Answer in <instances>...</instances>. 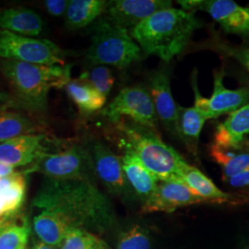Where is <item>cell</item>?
Segmentation results:
<instances>
[{
  "instance_id": "1",
  "label": "cell",
  "mask_w": 249,
  "mask_h": 249,
  "mask_svg": "<svg viewBox=\"0 0 249 249\" xmlns=\"http://www.w3.org/2000/svg\"><path fill=\"white\" fill-rule=\"evenodd\" d=\"M37 211L59 214L73 228L104 229L113 220L109 199L93 182L45 178L33 198Z\"/></svg>"
},
{
  "instance_id": "2",
  "label": "cell",
  "mask_w": 249,
  "mask_h": 249,
  "mask_svg": "<svg viewBox=\"0 0 249 249\" xmlns=\"http://www.w3.org/2000/svg\"><path fill=\"white\" fill-rule=\"evenodd\" d=\"M202 27L194 13L183 9H161L131 30L143 53L170 62L182 53L196 30Z\"/></svg>"
},
{
  "instance_id": "3",
  "label": "cell",
  "mask_w": 249,
  "mask_h": 249,
  "mask_svg": "<svg viewBox=\"0 0 249 249\" xmlns=\"http://www.w3.org/2000/svg\"><path fill=\"white\" fill-rule=\"evenodd\" d=\"M0 71L29 109L43 113L47 109L48 93L71 81V67L65 65H40L2 59Z\"/></svg>"
},
{
  "instance_id": "4",
  "label": "cell",
  "mask_w": 249,
  "mask_h": 249,
  "mask_svg": "<svg viewBox=\"0 0 249 249\" xmlns=\"http://www.w3.org/2000/svg\"><path fill=\"white\" fill-rule=\"evenodd\" d=\"M125 150L134 152L158 180L179 178L188 165L173 147L163 142L155 129L137 124H122Z\"/></svg>"
},
{
  "instance_id": "5",
  "label": "cell",
  "mask_w": 249,
  "mask_h": 249,
  "mask_svg": "<svg viewBox=\"0 0 249 249\" xmlns=\"http://www.w3.org/2000/svg\"><path fill=\"white\" fill-rule=\"evenodd\" d=\"M142 51L128 31L107 18L93 29L86 57L91 65L125 69L142 58Z\"/></svg>"
},
{
  "instance_id": "6",
  "label": "cell",
  "mask_w": 249,
  "mask_h": 249,
  "mask_svg": "<svg viewBox=\"0 0 249 249\" xmlns=\"http://www.w3.org/2000/svg\"><path fill=\"white\" fill-rule=\"evenodd\" d=\"M31 171L43 174L45 178L63 180L93 182L96 173L89 149L75 144L58 153H44Z\"/></svg>"
},
{
  "instance_id": "7",
  "label": "cell",
  "mask_w": 249,
  "mask_h": 249,
  "mask_svg": "<svg viewBox=\"0 0 249 249\" xmlns=\"http://www.w3.org/2000/svg\"><path fill=\"white\" fill-rule=\"evenodd\" d=\"M0 57L6 60L40 65H64L65 53L47 39L0 31Z\"/></svg>"
},
{
  "instance_id": "8",
  "label": "cell",
  "mask_w": 249,
  "mask_h": 249,
  "mask_svg": "<svg viewBox=\"0 0 249 249\" xmlns=\"http://www.w3.org/2000/svg\"><path fill=\"white\" fill-rule=\"evenodd\" d=\"M104 115L116 124L122 116L129 117L133 122L155 129L158 119L150 92L142 86L125 87L105 109Z\"/></svg>"
},
{
  "instance_id": "9",
  "label": "cell",
  "mask_w": 249,
  "mask_h": 249,
  "mask_svg": "<svg viewBox=\"0 0 249 249\" xmlns=\"http://www.w3.org/2000/svg\"><path fill=\"white\" fill-rule=\"evenodd\" d=\"M96 177L103 182L107 190L117 196L128 199L132 188L124 176L122 160L111 151L105 143L95 141L89 149Z\"/></svg>"
},
{
  "instance_id": "10",
  "label": "cell",
  "mask_w": 249,
  "mask_h": 249,
  "mask_svg": "<svg viewBox=\"0 0 249 249\" xmlns=\"http://www.w3.org/2000/svg\"><path fill=\"white\" fill-rule=\"evenodd\" d=\"M205 202L179 178L158 180L153 196L143 204L144 213L164 212L173 213L176 210L189 205Z\"/></svg>"
},
{
  "instance_id": "11",
  "label": "cell",
  "mask_w": 249,
  "mask_h": 249,
  "mask_svg": "<svg viewBox=\"0 0 249 249\" xmlns=\"http://www.w3.org/2000/svg\"><path fill=\"white\" fill-rule=\"evenodd\" d=\"M169 0H113L107 3V18L125 30L140 25L161 9L172 8Z\"/></svg>"
},
{
  "instance_id": "12",
  "label": "cell",
  "mask_w": 249,
  "mask_h": 249,
  "mask_svg": "<svg viewBox=\"0 0 249 249\" xmlns=\"http://www.w3.org/2000/svg\"><path fill=\"white\" fill-rule=\"evenodd\" d=\"M149 90L158 119L168 132L178 138V106L173 97L171 78L166 69H160L151 74Z\"/></svg>"
},
{
  "instance_id": "13",
  "label": "cell",
  "mask_w": 249,
  "mask_h": 249,
  "mask_svg": "<svg viewBox=\"0 0 249 249\" xmlns=\"http://www.w3.org/2000/svg\"><path fill=\"white\" fill-rule=\"evenodd\" d=\"M198 10L207 12L226 33L249 36V7L232 0H205Z\"/></svg>"
},
{
  "instance_id": "14",
  "label": "cell",
  "mask_w": 249,
  "mask_h": 249,
  "mask_svg": "<svg viewBox=\"0 0 249 249\" xmlns=\"http://www.w3.org/2000/svg\"><path fill=\"white\" fill-rule=\"evenodd\" d=\"M45 136L30 134L0 143V162L13 167L35 163L44 153Z\"/></svg>"
},
{
  "instance_id": "15",
  "label": "cell",
  "mask_w": 249,
  "mask_h": 249,
  "mask_svg": "<svg viewBox=\"0 0 249 249\" xmlns=\"http://www.w3.org/2000/svg\"><path fill=\"white\" fill-rule=\"evenodd\" d=\"M224 71H214L213 90L208 99V119L231 114L249 104V88L227 89L223 84Z\"/></svg>"
},
{
  "instance_id": "16",
  "label": "cell",
  "mask_w": 249,
  "mask_h": 249,
  "mask_svg": "<svg viewBox=\"0 0 249 249\" xmlns=\"http://www.w3.org/2000/svg\"><path fill=\"white\" fill-rule=\"evenodd\" d=\"M249 134V104L231 113L216 127L213 146L223 150L243 148L244 139Z\"/></svg>"
},
{
  "instance_id": "17",
  "label": "cell",
  "mask_w": 249,
  "mask_h": 249,
  "mask_svg": "<svg viewBox=\"0 0 249 249\" xmlns=\"http://www.w3.org/2000/svg\"><path fill=\"white\" fill-rule=\"evenodd\" d=\"M121 160L124 176L129 186L133 189L135 194L140 197L142 204H145L153 196L158 179L143 165L132 151L125 150Z\"/></svg>"
},
{
  "instance_id": "18",
  "label": "cell",
  "mask_w": 249,
  "mask_h": 249,
  "mask_svg": "<svg viewBox=\"0 0 249 249\" xmlns=\"http://www.w3.org/2000/svg\"><path fill=\"white\" fill-rule=\"evenodd\" d=\"M43 29L42 17L34 9L17 7L0 10V31L36 37Z\"/></svg>"
},
{
  "instance_id": "19",
  "label": "cell",
  "mask_w": 249,
  "mask_h": 249,
  "mask_svg": "<svg viewBox=\"0 0 249 249\" xmlns=\"http://www.w3.org/2000/svg\"><path fill=\"white\" fill-rule=\"evenodd\" d=\"M26 196V180L16 173L0 179V220L16 216Z\"/></svg>"
},
{
  "instance_id": "20",
  "label": "cell",
  "mask_w": 249,
  "mask_h": 249,
  "mask_svg": "<svg viewBox=\"0 0 249 249\" xmlns=\"http://www.w3.org/2000/svg\"><path fill=\"white\" fill-rule=\"evenodd\" d=\"M34 218V229L39 239L51 247L62 245L69 231L74 229L59 214L48 211H38Z\"/></svg>"
},
{
  "instance_id": "21",
  "label": "cell",
  "mask_w": 249,
  "mask_h": 249,
  "mask_svg": "<svg viewBox=\"0 0 249 249\" xmlns=\"http://www.w3.org/2000/svg\"><path fill=\"white\" fill-rule=\"evenodd\" d=\"M207 118L196 107L178 106V139L186 145L187 150L196 155L199 137Z\"/></svg>"
},
{
  "instance_id": "22",
  "label": "cell",
  "mask_w": 249,
  "mask_h": 249,
  "mask_svg": "<svg viewBox=\"0 0 249 249\" xmlns=\"http://www.w3.org/2000/svg\"><path fill=\"white\" fill-rule=\"evenodd\" d=\"M107 3L105 0H70L65 14L66 26L72 31L88 26L107 11Z\"/></svg>"
},
{
  "instance_id": "23",
  "label": "cell",
  "mask_w": 249,
  "mask_h": 249,
  "mask_svg": "<svg viewBox=\"0 0 249 249\" xmlns=\"http://www.w3.org/2000/svg\"><path fill=\"white\" fill-rule=\"evenodd\" d=\"M179 178L205 201L223 203L231 198L230 194L222 191L201 171L189 164L183 170Z\"/></svg>"
},
{
  "instance_id": "24",
  "label": "cell",
  "mask_w": 249,
  "mask_h": 249,
  "mask_svg": "<svg viewBox=\"0 0 249 249\" xmlns=\"http://www.w3.org/2000/svg\"><path fill=\"white\" fill-rule=\"evenodd\" d=\"M66 90L82 114L95 113L107 103V97L87 81L71 80L66 85Z\"/></svg>"
},
{
  "instance_id": "25",
  "label": "cell",
  "mask_w": 249,
  "mask_h": 249,
  "mask_svg": "<svg viewBox=\"0 0 249 249\" xmlns=\"http://www.w3.org/2000/svg\"><path fill=\"white\" fill-rule=\"evenodd\" d=\"M211 154L214 160L221 166L224 181L249 169V150H243V148L223 150L212 145Z\"/></svg>"
},
{
  "instance_id": "26",
  "label": "cell",
  "mask_w": 249,
  "mask_h": 249,
  "mask_svg": "<svg viewBox=\"0 0 249 249\" xmlns=\"http://www.w3.org/2000/svg\"><path fill=\"white\" fill-rule=\"evenodd\" d=\"M17 216L0 220V249H26L30 228Z\"/></svg>"
},
{
  "instance_id": "27",
  "label": "cell",
  "mask_w": 249,
  "mask_h": 249,
  "mask_svg": "<svg viewBox=\"0 0 249 249\" xmlns=\"http://www.w3.org/2000/svg\"><path fill=\"white\" fill-rule=\"evenodd\" d=\"M37 126L28 116L15 112H0V143L24 135L36 134Z\"/></svg>"
},
{
  "instance_id": "28",
  "label": "cell",
  "mask_w": 249,
  "mask_h": 249,
  "mask_svg": "<svg viewBox=\"0 0 249 249\" xmlns=\"http://www.w3.org/2000/svg\"><path fill=\"white\" fill-rule=\"evenodd\" d=\"M61 249H105L104 243L87 230L74 228L63 241Z\"/></svg>"
},
{
  "instance_id": "29",
  "label": "cell",
  "mask_w": 249,
  "mask_h": 249,
  "mask_svg": "<svg viewBox=\"0 0 249 249\" xmlns=\"http://www.w3.org/2000/svg\"><path fill=\"white\" fill-rule=\"evenodd\" d=\"M117 249H151L149 231L139 225L132 226L119 237Z\"/></svg>"
},
{
  "instance_id": "30",
  "label": "cell",
  "mask_w": 249,
  "mask_h": 249,
  "mask_svg": "<svg viewBox=\"0 0 249 249\" xmlns=\"http://www.w3.org/2000/svg\"><path fill=\"white\" fill-rule=\"evenodd\" d=\"M82 79H87V82L107 98L115 83L114 74L107 66H95V68L89 73L85 74Z\"/></svg>"
},
{
  "instance_id": "31",
  "label": "cell",
  "mask_w": 249,
  "mask_h": 249,
  "mask_svg": "<svg viewBox=\"0 0 249 249\" xmlns=\"http://www.w3.org/2000/svg\"><path fill=\"white\" fill-rule=\"evenodd\" d=\"M217 49L237 60L249 72V47H232L229 45H220L217 46Z\"/></svg>"
},
{
  "instance_id": "32",
  "label": "cell",
  "mask_w": 249,
  "mask_h": 249,
  "mask_svg": "<svg viewBox=\"0 0 249 249\" xmlns=\"http://www.w3.org/2000/svg\"><path fill=\"white\" fill-rule=\"evenodd\" d=\"M69 3V0H45L44 7L48 14L53 17H60L66 14Z\"/></svg>"
},
{
  "instance_id": "33",
  "label": "cell",
  "mask_w": 249,
  "mask_h": 249,
  "mask_svg": "<svg viewBox=\"0 0 249 249\" xmlns=\"http://www.w3.org/2000/svg\"><path fill=\"white\" fill-rule=\"evenodd\" d=\"M225 182L232 188H249V169L228 178L227 180H225Z\"/></svg>"
},
{
  "instance_id": "34",
  "label": "cell",
  "mask_w": 249,
  "mask_h": 249,
  "mask_svg": "<svg viewBox=\"0 0 249 249\" xmlns=\"http://www.w3.org/2000/svg\"><path fill=\"white\" fill-rule=\"evenodd\" d=\"M178 3L182 7L183 10L194 13L199 9L202 0H179Z\"/></svg>"
},
{
  "instance_id": "35",
  "label": "cell",
  "mask_w": 249,
  "mask_h": 249,
  "mask_svg": "<svg viewBox=\"0 0 249 249\" xmlns=\"http://www.w3.org/2000/svg\"><path fill=\"white\" fill-rule=\"evenodd\" d=\"M16 174L15 167L10 166L9 164L0 162V178H8L9 176H12Z\"/></svg>"
},
{
  "instance_id": "36",
  "label": "cell",
  "mask_w": 249,
  "mask_h": 249,
  "mask_svg": "<svg viewBox=\"0 0 249 249\" xmlns=\"http://www.w3.org/2000/svg\"><path fill=\"white\" fill-rule=\"evenodd\" d=\"M32 249H56V248L54 247H51V246H48L43 242H36L34 244Z\"/></svg>"
},
{
  "instance_id": "37",
  "label": "cell",
  "mask_w": 249,
  "mask_h": 249,
  "mask_svg": "<svg viewBox=\"0 0 249 249\" xmlns=\"http://www.w3.org/2000/svg\"><path fill=\"white\" fill-rule=\"evenodd\" d=\"M8 99H9V95L6 92L0 90V104L7 102Z\"/></svg>"
}]
</instances>
